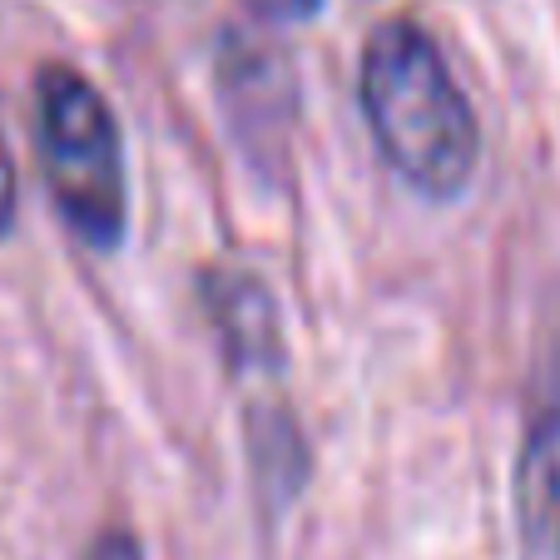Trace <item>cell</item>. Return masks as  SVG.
<instances>
[{"label":"cell","instance_id":"cell-1","mask_svg":"<svg viewBox=\"0 0 560 560\" xmlns=\"http://www.w3.org/2000/svg\"><path fill=\"white\" fill-rule=\"evenodd\" d=\"M358 100L387 170L432 203L462 199L476 179L481 129L446 55L412 21H382L362 45Z\"/></svg>","mask_w":560,"mask_h":560},{"label":"cell","instance_id":"cell-2","mask_svg":"<svg viewBox=\"0 0 560 560\" xmlns=\"http://www.w3.org/2000/svg\"><path fill=\"white\" fill-rule=\"evenodd\" d=\"M35 144L60 219L74 238L109 254L129 223L125 144L109 100L70 65H45L35 80Z\"/></svg>","mask_w":560,"mask_h":560},{"label":"cell","instance_id":"cell-3","mask_svg":"<svg viewBox=\"0 0 560 560\" xmlns=\"http://www.w3.org/2000/svg\"><path fill=\"white\" fill-rule=\"evenodd\" d=\"M203 307L213 317V332L223 342L233 377H278L283 368V323L264 278L229 268L203 278Z\"/></svg>","mask_w":560,"mask_h":560},{"label":"cell","instance_id":"cell-4","mask_svg":"<svg viewBox=\"0 0 560 560\" xmlns=\"http://www.w3.org/2000/svg\"><path fill=\"white\" fill-rule=\"evenodd\" d=\"M516 521L530 560H560V397L540 407L521 442Z\"/></svg>","mask_w":560,"mask_h":560},{"label":"cell","instance_id":"cell-5","mask_svg":"<svg viewBox=\"0 0 560 560\" xmlns=\"http://www.w3.org/2000/svg\"><path fill=\"white\" fill-rule=\"evenodd\" d=\"M254 15H264V21L273 25H298V21H313L317 11H323V0H244Z\"/></svg>","mask_w":560,"mask_h":560},{"label":"cell","instance_id":"cell-6","mask_svg":"<svg viewBox=\"0 0 560 560\" xmlns=\"http://www.w3.org/2000/svg\"><path fill=\"white\" fill-rule=\"evenodd\" d=\"M15 209H21V179H15V159L0 139V238L15 229Z\"/></svg>","mask_w":560,"mask_h":560},{"label":"cell","instance_id":"cell-7","mask_svg":"<svg viewBox=\"0 0 560 560\" xmlns=\"http://www.w3.org/2000/svg\"><path fill=\"white\" fill-rule=\"evenodd\" d=\"M85 560H144V550H139V540L129 536V530H105V536L85 550Z\"/></svg>","mask_w":560,"mask_h":560}]
</instances>
